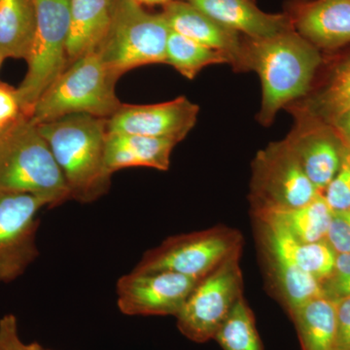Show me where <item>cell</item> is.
<instances>
[{
  "label": "cell",
  "mask_w": 350,
  "mask_h": 350,
  "mask_svg": "<svg viewBox=\"0 0 350 350\" xmlns=\"http://www.w3.org/2000/svg\"><path fill=\"white\" fill-rule=\"evenodd\" d=\"M322 62L320 50L294 29L243 40L238 70L255 71L261 80L262 125H271L280 109L308 94Z\"/></svg>",
  "instance_id": "6da1fadb"
},
{
  "label": "cell",
  "mask_w": 350,
  "mask_h": 350,
  "mask_svg": "<svg viewBox=\"0 0 350 350\" xmlns=\"http://www.w3.org/2000/svg\"><path fill=\"white\" fill-rule=\"evenodd\" d=\"M38 128L63 172L71 200L91 204L109 192L112 174L105 162L107 119L75 113Z\"/></svg>",
  "instance_id": "7a4b0ae2"
},
{
  "label": "cell",
  "mask_w": 350,
  "mask_h": 350,
  "mask_svg": "<svg viewBox=\"0 0 350 350\" xmlns=\"http://www.w3.org/2000/svg\"><path fill=\"white\" fill-rule=\"evenodd\" d=\"M0 192L38 196L48 208L71 200L49 145L24 114L0 133Z\"/></svg>",
  "instance_id": "3957f363"
},
{
  "label": "cell",
  "mask_w": 350,
  "mask_h": 350,
  "mask_svg": "<svg viewBox=\"0 0 350 350\" xmlns=\"http://www.w3.org/2000/svg\"><path fill=\"white\" fill-rule=\"evenodd\" d=\"M117 80L96 51L89 53L69 64L29 118L36 125L75 113L109 119L123 105L116 96Z\"/></svg>",
  "instance_id": "277c9868"
},
{
  "label": "cell",
  "mask_w": 350,
  "mask_h": 350,
  "mask_svg": "<svg viewBox=\"0 0 350 350\" xmlns=\"http://www.w3.org/2000/svg\"><path fill=\"white\" fill-rule=\"evenodd\" d=\"M170 31L163 14L147 12L137 0H114L109 27L96 52L119 79L138 66L165 64Z\"/></svg>",
  "instance_id": "5b68a950"
},
{
  "label": "cell",
  "mask_w": 350,
  "mask_h": 350,
  "mask_svg": "<svg viewBox=\"0 0 350 350\" xmlns=\"http://www.w3.org/2000/svg\"><path fill=\"white\" fill-rule=\"evenodd\" d=\"M38 25L27 71L17 88L21 111L31 117L42 94L68 66L69 0H36Z\"/></svg>",
  "instance_id": "8992f818"
},
{
  "label": "cell",
  "mask_w": 350,
  "mask_h": 350,
  "mask_svg": "<svg viewBox=\"0 0 350 350\" xmlns=\"http://www.w3.org/2000/svg\"><path fill=\"white\" fill-rule=\"evenodd\" d=\"M238 230L215 226L204 231L175 234L147 250L135 267L137 271H172L202 278L237 251L243 250Z\"/></svg>",
  "instance_id": "52a82bcc"
},
{
  "label": "cell",
  "mask_w": 350,
  "mask_h": 350,
  "mask_svg": "<svg viewBox=\"0 0 350 350\" xmlns=\"http://www.w3.org/2000/svg\"><path fill=\"white\" fill-rule=\"evenodd\" d=\"M319 195L322 194L306 176L286 139L258 152L252 163L251 213L304 206Z\"/></svg>",
  "instance_id": "ba28073f"
},
{
  "label": "cell",
  "mask_w": 350,
  "mask_h": 350,
  "mask_svg": "<svg viewBox=\"0 0 350 350\" xmlns=\"http://www.w3.org/2000/svg\"><path fill=\"white\" fill-rule=\"evenodd\" d=\"M241 252L237 251L204 276L175 317L184 337L197 344L213 340L243 296Z\"/></svg>",
  "instance_id": "9c48e42d"
},
{
  "label": "cell",
  "mask_w": 350,
  "mask_h": 350,
  "mask_svg": "<svg viewBox=\"0 0 350 350\" xmlns=\"http://www.w3.org/2000/svg\"><path fill=\"white\" fill-rule=\"evenodd\" d=\"M47 202L25 193L0 192V282L24 275L38 259V214Z\"/></svg>",
  "instance_id": "30bf717a"
},
{
  "label": "cell",
  "mask_w": 350,
  "mask_h": 350,
  "mask_svg": "<svg viewBox=\"0 0 350 350\" xmlns=\"http://www.w3.org/2000/svg\"><path fill=\"white\" fill-rule=\"evenodd\" d=\"M202 278L133 269L117 282V305L130 317H176Z\"/></svg>",
  "instance_id": "8fae6325"
},
{
  "label": "cell",
  "mask_w": 350,
  "mask_h": 350,
  "mask_svg": "<svg viewBox=\"0 0 350 350\" xmlns=\"http://www.w3.org/2000/svg\"><path fill=\"white\" fill-rule=\"evenodd\" d=\"M295 126L286 139L304 172L320 194L337 174L345 149L340 133L303 105L293 107Z\"/></svg>",
  "instance_id": "7c38bea8"
},
{
  "label": "cell",
  "mask_w": 350,
  "mask_h": 350,
  "mask_svg": "<svg viewBox=\"0 0 350 350\" xmlns=\"http://www.w3.org/2000/svg\"><path fill=\"white\" fill-rule=\"evenodd\" d=\"M252 220L267 287L291 317L304 303L322 296L320 283L301 271L292 258L280 247L266 221L256 216H252Z\"/></svg>",
  "instance_id": "4fadbf2b"
},
{
  "label": "cell",
  "mask_w": 350,
  "mask_h": 350,
  "mask_svg": "<svg viewBox=\"0 0 350 350\" xmlns=\"http://www.w3.org/2000/svg\"><path fill=\"white\" fill-rule=\"evenodd\" d=\"M200 108L185 96L157 105H122L107 119L108 133L182 142L197 122Z\"/></svg>",
  "instance_id": "5bb4252c"
},
{
  "label": "cell",
  "mask_w": 350,
  "mask_h": 350,
  "mask_svg": "<svg viewBox=\"0 0 350 350\" xmlns=\"http://www.w3.org/2000/svg\"><path fill=\"white\" fill-rule=\"evenodd\" d=\"M162 14L170 31L222 53L238 70L243 45L239 32L219 24L185 0H172Z\"/></svg>",
  "instance_id": "9a60e30c"
},
{
  "label": "cell",
  "mask_w": 350,
  "mask_h": 350,
  "mask_svg": "<svg viewBox=\"0 0 350 350\" xmlns=\"http://www.w3.org/2000/svg\"><path fill=\"white\" fill-rule=\"evenodd\" d=\"M219 24L248 38H271L293 29L286 15L265 13L252 0H185Z\"/></svg>",
  "instance_id": "2e32d148"
},
{
  "label": "cell",
  "mask_w": 350,
  "mask_h": 350,
  "mask_svg": "<svg viewBox=\"0 0 350 350\" xmlns=\"http://www.w3.org/2000/svg\"><path fill=\"white\" fill-rule=\"evenodd\" d=\"M295 29L317 49L337 50L350 43V0H313L301 7Z\"/></svg>",
  "instance_id": "e0dca14e"
},
{
  "label": "cell",
  "mask_w": 350,
  "mask_h": 350,
  "mask_svg": "<svg viewBox=\"0 0 350 350\" xmlns=\"http://www.w3.org/2000/svg\"><path fill=\"white\" fill-rule=\"evenodd\" d=\"M178 144L165 138L142 137L129 133H107L105 167L109 174L128 167H151L167 172L170 157Z\"/></svg>",
  "instance_id": "ac0fdd59"
},
{
  "label": "cell",
  "mask_w": 350,
  "mask_h": 350,
  "mask_svg": "<svg viewBox=\"0 0 350 350\" xmlns=\"http://www.w3.org/2000/svg\"><path fill=\"white\" fill-rule=\"evenodd\" d=\"M113 2L69 0L68 66L98 49L109 27Z\"/></svg>",
  "instance_id": "d6986e66"
},
{
  "label": "cell",
  "mask_w": 350,
  "mask_h": 350,
  "mask_svg": "<svg viewBox=\"0 0 350 350\" xmlns=\"http://www.w3.org/2000/svg\"><path fill=\"white\" fill-rule=\"evenodd\" d=\"M290 319L298 333L301 350H338L336 303L315 297L299 306Z\"/></svg>",
  "instance_id": "ffe728a7"
},
{
  "label": "cell",
  "mask_w": 350,
  "mask_h": 350,
  "mask_svg": "<svg viewBox=\"0 0 350 350\" xmlns=\"http://www.w3.org/2000/svg\"><path fill=\"white\" fill-rule=\"evenodd\" d=\"M36 25V0H0V55L27 59Z\"/></svg>",
  "instance_id": "44dd1931"
},
{
  "label": "cell",
  "mask_w": 350,
  "mask_h": 350,
  "mask_svg": "<svg viewBox=\"0 0 350 350\" xmlns=\"http://www.w3.org/2000/svg\"><path fill=\"white\" fill-rule=\"evenodd\" d=\"M333 213L323 195H319L304 206L273 213L251 214L271 221L292 239L310 243L325 241Z\"/></svg>",
  "instance_id": "7402d4cb"
},
{
  "label": "cell",
  "mask_w": 350,
  "mask_h": 350,
  "mask_svg": "<svg viewBox=\"0 0 350 350\" xmlns=\"http://www.w3.org/2000/svg\"><path fill=\"white\" fill-rule=\"evenodd\" d=\"M262 219L268 224L276 243L292 258L301 271L312 275L319 283L330 275L335 265L337 253L326 239L317 243H300L292 239L275 223L265 218Z\"/></svg>",
  "instance_id": "603a6c76"
},
{
  "label": "cell",
  "mask_w": 350,
  "mask_h": 350,
  "mask_svg": "<svg viewBox=\"0 0 350 350\" xmlns=\"http://www.w3.org/2000/svg\"><path fill=\"white\" fill-rule=\"evenodd\" d=\"M301 105L328 123L350 109V53L335 64L323 86Z\"/></svg>",
  "instance_id": "cb8c5ba5"
},
{
  "label": "cell",
  "mask_w": 350,
  "mask_h": 350,
  "mask_svg": "<svg viewBox=\"0 0 350 350\" xmlns=\"http://www.w3.org/2000/svg\"><path fill=\"white\" fill-rule=\"evenodd\" d=\"M165 64L172 66L187 79L193 80L206 66L229 64V59L218 51L170 31Z\"/></svg>",
  "instance_id": "d4e9b609"
},
{
  "label": "cell",
  "mask_w": 350,
  "mask_h": 350,
  "mask_svg": "<svg viewBox=\"0 0 350 350\" xmlns=\"http://www.w3.org/2000/svg\"><path fill=\"white\" fill-rule=\"evenodd\" d=\"M213 340L223 350H264L254 313L243 296L237 301Z\"/></svg>",
  "instance_id": "484cf974"
},
{
  "label": "cell",
  "mask_w": 350,
  "mask_h": 350,
  "mask_svg": "<svg viewBox=\"0 0 350 350\" xmlns=\"http://www.w3.org/2000/svg\"><path fill=\"white\" fill-rule=\"evenodd\" d=\"M323 197L334 213L350 208V147L347 144L340 167L324 191Z\"/></svg>",
  "instance_id": "4316f807"
},
{
  "label": "cell",
  "mask_w": 350,
  "mask_h": 350,
  "mask_svg": "<svg viewBox=\"0 0 350 350\" xmlns=\"http://www.w3.org/2000/svg\"><path fill=\"white\" fill-rule=\"evenodd\" d=\"M320 286L322 296L334 303L350 297V253H338L330 275Z\"/></svg>",
  "instance_id": "83f0119b"
},
{
  "label": "cell",
  "mask_w": 350,
  "mask_h": 350,
  "mask_svg": "<svg viewBox=\"0 0 350 350\" xmlns=\"http://www.w3.org/2000/svg\"><path fill=\"white\" fill-rule=\"evenodd\" d=\"M326 241L336 253H350V208L333 213Z\"/></svg>",
  "instance_id": "f1b7e54d"
},
{
  "label": "cell",
  "mask_w": 350,
  "mask_h": 350,
  "mask_svg": "<svg viewBox=\"0 0 350 350\" xmlns=\"http://www.w3.org/2000/svg\"><path fill=\"white\" fill-rule=\"evenodd\" d=\"M0 350H51L38 342L27 344L20 337L17 317L6 314L0 319Z\"/></svg>",
  "instance_id": "f546056e"
},
{
  "label": "cell",
  "mask_w": 350,
  "mask_h": 350,
  "mask_svg": "<svg viewBox=\"0 0 350 350\" xmlns=\"http://www.w3.org/2000/svg\"><path fill=\"white\" fill-rule=\"evenodd\" d=\"M22 114L17 90L0 82V129L3 131Z\"/></svg>",
  "instance_id": "4dcf8cb0"
},
{
  "label": "cell",
  "mask_w": 350,
  "mask_h": 350,
  "mask_svg": "<svg viewBox=\"0 0 350 350\" xmlns=\"http://www.w3.org/2000/svg\"><path fill=\"white\" fill-rule=\"evenodd\" d=\"M338 350H350V297L336 301Z\"/></svg>",
  "instance_id": "1f68e13d"
},
{
  "label": "cell",
  "mask_w": 350,
  "mask_h": 350,
  "mask_svg": "<svg viewBox=\"0 0 350 350\" xmlns=\"http://www.w3.org/2000/svg\"><path fill=\"white\" fill-rule=\"evenodd\" d=\"M330 124L340 133L345 144L350 147V109L338 115Z\"/></svg>",
  "instance_id": "d6a6232c"
},
{
  "label": "cell",
  "mask_w": 350,
  "mask_h": 350,
  "mask_svg": "<svg viewBox=\"0 0 350 350\" xmlns=\"http://www.w3.org/2000/svg\"><path fill=\"white\" fill-rule=\"evenodd\" d=\"M137 1L140 3L150 4V5H154V4H163V5H165L172 0H137Z\"/></svg>",
  "instance_id": "836d02e7"
},
{
  "label": "cell",
  "mask_w": 350,
  "mask_h": 350,
  "mask_svg": "<svg viewBox=\"0 0 350 350\" xmlns=\"http://www.w3.org/2000/svg\"><path fill=\"white\" fill-rule=\"evenodd\" d=\"M4 57L1 56V55H0V68H1V66H2V63H3V61H4Z\"/></svg>",
  "instance_id": "e575fe53"
},
{
  "label": "cell",
  "mask_w": 350,
  "mask_h": 350,
  "mask_svg": "<svg viewBox=\"0 0 350 350\" xmlns=\"http://www.w3.org/2000/svg\"><path fill=\"white\" fill-rule=\"evenodd\" d=\"M1 131H2V130H1V129H0V133H1Z\"/></svg>",
  "instance_id": "d590c367"
}]
</instances>
